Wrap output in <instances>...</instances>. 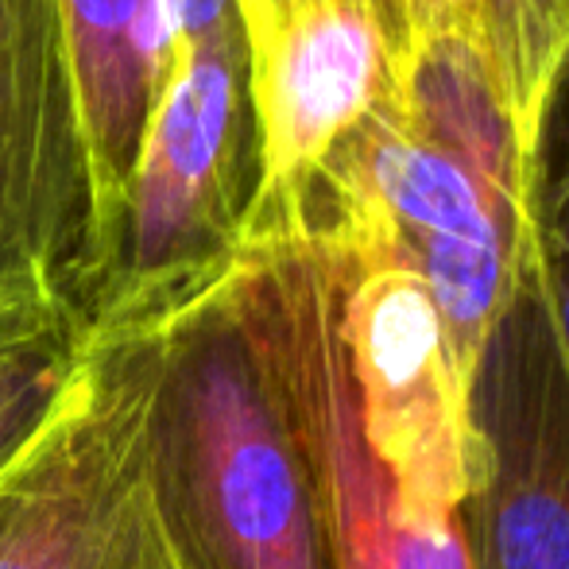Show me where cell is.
Instances as JSON below:
<instances>
[{"instance_id": "1", "label": "cell", "mask_w": 569, "mask_h": 569, "mask_svg": "<svg viewBox=\"0 0 569 569\" xmlns=\"http://www.w3.org/2000/svg\"><path fill=\"white\" fill-rule=\"evenodd\" d=\"M333 569H469L465 380L380 206L318 171L229 263Z\"/></svg>"}, {"instance_id": "5", "label": "cell", "mask_w": 569, "mask_h": 569, "mask_svg": "<svg viewBox=\"0 0 569 569\" xmlns=\"http://www.w3.org/2000/svg\"><path fill=\"white\" fill-rule=\"evenodd\" d=\"M469 569H569V372L523 252L465 380Z\"/></svg>"}, {"instance_id": "6", "label": "cell", "mask_w": 569, "mask_h": 569, "mask_svg": "<svg viewBox=\"0 0 569 569\" xmlns=\"http://www.w3.org/2000/svg\"><path fill=\"white\" fill-rule=\"evenodd\" d=\"M0 291L90 315L98 221L59 0H0Z\"/></svg>"}, {"instance_id": "9", "label": "cell", "mask_w": 569, "mask_h": 569, "mask_svg": "<svg viewBox=\"0 0 569 569\" xmlns=\"http://www.w3.org/2000/svg\"><path fill=\"white\" fill-rule=\"evenodd\" d=\"M59 12L67 28L86 159H90L101 291L117 256L151 101L171 67L174 36L159 0H59Z\"/></svg>"}, {"instance_id": "7", "label": "cell", "mask_w": 569, "mask_h": 569, "mask_svg": "<svg viewBox=\"0 0 569 569\" xmlns=\"http://www.w3.org/2000/svg\"><path fill=\"white\" fill-rule=\"evenodd\" d=\"M322 171L349 179L380 206L435 299L457 372L469 380L523 263V210L496 198L391 106L360 120Z\"/></svg>"}, {"instance_id": "12", "label": "cell", "mask_w": 569, "mask_h": 569, "mask_svg": "<svg viewBox=\"0 0 569 569\" xmlns=\"http://www.w3.org/2000/svg\"><path fill=\"white\" fill-rule=\"evenodd\" d=\"M523 232L527 260L569 372V54L550 78L535 120L523 182Z\"/></svg>"}, {"instance_id": "4", "label": "cell", "mask_w": 569, "mask_h": 569, "mask_svg": "<svg viewBox=\"0 0 569 569\" xmlns=\"http://www.w3.org/2000/svg\"><path fill=\"white\" fill-rule=\"evenodd\" d=\"M156 330L98 326L82 383L0 472V569H174L148 480Z\"/></svg>"}, {"instance_id": "2", "label": "cell", "mask_w": 569, "mask_h": 569, "mask_svg": "<svg viewBox=\"0 0 569 569\" xmlns=\"http://www.w3.org/2000/svg\"><path fill=\"white\" fill-rule=\"evenodd\" d=\"M229 263L143 315L156 330L148 480L167 550L174 569H333Z\"/></svg>"}, {"instance_id": "10", "label": "cell", "mask_w": 569, "mask_h": 569, "mask_svg": "<svg viewBox=\"0 0 569 569\" xmlns=\"http://www.w3.org/2000/svg\"><path fill=\"white\" fill-rule=\"evenodd\" d=\"M93 322L51 291H0V472L47 435L82 383Z\"/></svg>"}, {"instance_id": "3", "label": "cell", "mask_w": 569, "mask_h": 569, "mask_svg": "<svg viewBox=\"0 0 569 569\" xmlns=\"http://www.w3.org/2000/svg\"><path fill=\"white\" fill-rule=\"evenodd\" d=\"M260 187L240 20L179 39L151 101L117 256L93 330L132 322L202 287L237 256Z\"/></svg>"}, {"instance_id": "8", "label": "cell", "mask_w": 569, "mask_h": 569, "mask_svg": "<svg viewBox=\"0 0 569 569\" xmlns=\"http://www.w3.org/2000/svg\"><path fill=\"white\" fill-rule=\"evenodd\" d=\"M232 8L260 136L252 226L287 210L345 136L388 101L403 47L391 0H232Z\"/></svg>"}, {"instance_id": "11", "label": "cell", "mask_w": 569, "mask_h": 569, "mask_svg": "<svg viewBox=\"0 0 569 569\" xmlns=\"http://www.w3.org/2000/svg\"><path fill=\"white\" fill-rule=\"evenodd\" d=\"M391 12L403 51L419 36L469 47L535 136L550 78L569 54V0H391Z\"/></svg>"}]
</instances>
